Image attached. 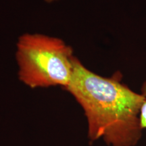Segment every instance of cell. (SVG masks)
<instances>
[{"label":"cell","mask_w":146,"mask_h":146,"mask_svg":"<svg viewBox=\"0 0 146 146\" xmlns=\"http://www.w3.org/2000/svg\"><path fill=\"white\" fill-rule=\"evenodd\" d=\"M121 79L119 72L111 77L98 75L76 58L72 79L65 90L83 110L91 142L102 139L109 146H135L141 139L140 112L144 97Z\"/></svg>","instance_id":"obj_1"},{"label":"cell","mask_w":146,"mask_h":146,"mask_svg":"<svg viewBox=\"0 0 146 146\" xmlns=\"http://www.w3.org/2000/svg\"><path fill=\"white\" fill-rule=\"evenodd\" d=\"M16 58L20 81L31 88L66 89L73 76L76 58L59 38L26 33L17 42Z\"/></svg>","instance_id":"obj_2"},{"label":"cell","mask_w":146,"mask_h":146,"mask_svg":"<svg viewBox=\"0 0 146 146\" xmlns=\"http://www.w3.org/2000/svg\"><path fill=\"white\" fill-rule=\"evenodd\" d=\"M141 94L144 97V101L140 112V120L142 129H146V81L141 87Z\"/></svg>","instance_id":"obj_3"},{"label":"cell","mask_w":146,"mask_h":146,"mask_svg":"<svg viewBox=\"0 0 146 146\" xmlns=\"http://www.w3.org/2000/svg\"><path fill=\"white\" fill-rule=\"evenodd\" d=\"M47 3H52V2H54V1H58V0H45Z\"/></svg>","instance_id":"obj_4"}]
</instances>
